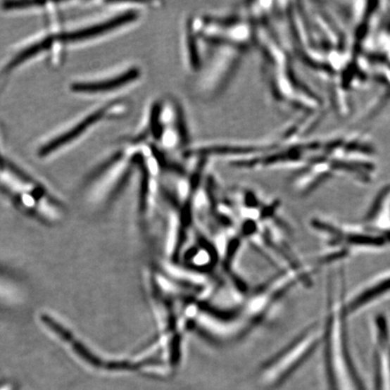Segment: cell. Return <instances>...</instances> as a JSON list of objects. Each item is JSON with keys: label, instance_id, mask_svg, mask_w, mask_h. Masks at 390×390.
<instances>
[{"label": "cell", "instance_id": "3", "mask_svg": "<svg viewBox=\"0 0 390 390\" xmlns=\"http://www.w3.org/2000/svg\"><path fill=\"white\" fill-rule=\"evenodd\" d=\"M389 291H390V277L360 294L356 298L353 299V301H351L349 305H348L347 312L353 313L356 311L357 309L365 306L367 303L372 301L373 299L382 296V294L389 292Z\"/></svg>", "mask_w": 390, "mask_h": 390}, {"label": "cell", "instance_id": "2", "mask_svg": "<svg viewBox=\"0 0 390 390\" xmlns=\"http://www.w3.org/2000/svg\"><path fill=\"white\" fill-rule=\"evenodd\" d=\"M122 102H115L106 106L102 107L100 110L94 111L92 114H89L87 118L82 120L78 125H76L75 127L70 130L68 132L63 134L56 139H53L52 141L47 143L46 146H43L40 149L39 155L41 156H46L51 154L56 149L62 148L65 144L71 142L72 140L77 139V137L82 135L85 132L86 130L89 129L92 126H94L96 123L107 118L108 115H110L113 110H116L118 108L124 106Z\"/></svg>", "mask_w": 390, "mask_h": 390}, {"label": "cell", "instance_id": "1", "mask_svg": "<svg viewBox=\"0 0 390 390\" xmlns=\"http://www.w3.org/2000/svg\"><path fill=\"white\" fill-rule=\"evenodd\" d=\"M142 75V70L139 65H130L117 75L101 81L75 83L72 85V89L73 92L83 94H105L139 83Z\"/></svg>", "mask_w": 390, "mask_h": 390}, {"label": "cell", "instance_id": "4", "mask_svg": "<svg viewBox=\"0 0 390 390\" xmlns=\"http://www.w3.org/2000/svg\"><path fill=\"white\" fill-rule=\"evenodd\" d=\"M375 390H390V351L386 358L377 353Z\"/></svg>", "mask_w": 390, "mask_h": 390}, {"label": "cell", "instance_id": "6", "mask_svg": "<svg viewBox=\"0 0 390 390\" xmlns=\"http://www.w3.org/2000/svg\"><path fill=\"white\" fill-rule=\"evenodd\" d=\"M43 5V3L38 2H8L5 3L4 8L8 11H12V9H24L30 8L32 6Z\"/></svg>", "mask_w": 390, "mask_h": 390}, {"label": "cell", "instance_id": "5", "mask_svg": "<svg viewBox=\"0 0 390 390\" xmlns=\"http://www.w3.org/2000/svg\"><path fill=\"white\" fill-rule=\"evenodd\" d=\"M51 43H52V40L48 38V39H44L39 42V43L34 44V46L27 48L23 52L18 54L17 56L14 57V59L6 66L4 73H8V72H11V70L15 68V67L20 65V63H24L25 61L39 54L42 50L47 49V48L51 46Z\"/></svg>", "mask_w": 390, "mask_h": 390}]
</instances>
